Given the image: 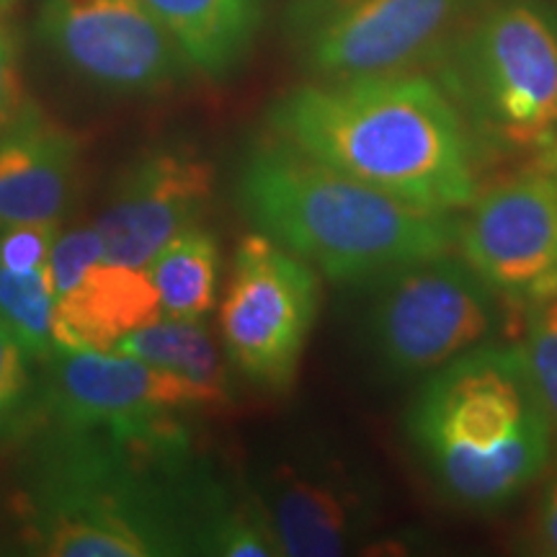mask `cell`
Here are the masks:
<instances>
[{
    "label": "cell",
    "mask_w": 557,
    "mask_h": 557,
    "mask_svg": "<svg viewBox=\"0 0 557 557\" xmlns=\"http://www.w3.org/2000/svg\"><path fill=\"white\" fill-rule=\"evenodd\" d=\"M18 513L26 545L47 557L276 555L253 487L197 455L184 416L135 429L52 423Z\"/></svg>",
    "instance_id": "obj_1"
},
{
    "label": "cell",
    "mask_w": 557,
    "mask_h": 557,
    "mask_svg": "<svg viewBox=\"0 0 557 557\" xmlns=\"http://www.w3.org/2000/svg\"><path fill=\"white\" fill-rule=\"evenodd\" d=\"M24 107L26 103L21 101L16 50H13L9 32L0 26V135L9 129V124L16 120Z\"/></svg>",
    "instance_id": "obj_25"
},
{
    "label": "cell",
    "mask_w": 557,
    "mask_h": 557,
    "mask_svg": "<svg viewBox=\"0 0 557 557\" xmlns=\"http://www.w3.org/2000/svg\"><path fill=\"white\" fill-rule=\"evenodd\" d=\"M532 169L557 178V139H553V143H549L547 148H542V150L534 152Z\"/></svg>",
    "instance_id": "obj_26"
},
{
    "label": "cell",
    "mask_w": 557,
    "mask_h": 557,
    "mask_svg": "<svg viewBox=\"0 0 557 557\" xmlns=\"http://www.w3.org/2000/svg\"><path fill=\"white\" fill-rule=\"evenodd\" d=\"M58 238L60 220L3 227L0 230V267L11 271L45 269Z\"/></svg>",
    "instance_id": "obj_23"
},
{
    "label": "cell",
    "mask_w": 557,
    "mask_h": 557,
    "mask_svg": "<svg viewBox=\"0 0 557 557\" xmlns=\"http://www.w3.org/2000/svg\"><path fill=\"white\" fill-rule=\"evenodd\" d=\"M32 359L16 336L0 323V434L24 416L32 395Z\"/></svg>",
    "instance_id": "obj_21"
},
{
    "label": "cell",
    "mask_w": 557,
    "mask_h": 557,
    "mask_svg": "<svg viewBox=\"0 0 557 557\" xmlns=\"http://www.w3.org/2000/svg\"><path fill=\"white\" fill-rule=\"evenodd\" d=\"M0 323L32 361H50L54 346V292L50 269L11 271L0 267Z\"/></svg>",
    "instance_id": "obj_19"
},
{
    "label": "cell",
    "mask_w": 557,
    "mask_h": 557,
    "mask_svg": "<svg viewBox=\"0 0 557 557\" xmlns=\"http://www.w3.org/2000/svg\"><path fill=\"white\" fill-rule=\"evenodd\" d=\"M214 197V169L191 150L160 148L139 156L116 178L96 230L109 261L148 269L165 243L194 225Z\"/></svg>",
    "instance_id": "obj_13"
},
{
    "label": "cell",
    "mask_w": 557,
    "mask_h": 557,
    "mask_svg": "<svg viewBox=\"0 0 557 557\" xmlns=\"http://www.w3.org/2000/svg\"><path fill=\"white\" fill-rule=\"evenodd\" d=\"M39 34L67 67L116 94L171 86L184 58L143 0H45Z\"/></svg>",
    "instance_id": "obj_11"
},
{
    "label": "cell",
    "mask_w": 557,
    "mask_h": 557,
    "mask_svg": "<svg viewBox=\"0 0 557 557\" xmlns=\"http://www.w3.org/2000/svg\"><path fill=\"white\" fill-rule=\"evenodd\" d=\"M320 308L318 271L269 235L238 243L220 305L222 346L235 369L269 393L295 385Z\"/></svg>",
    "instance_id": "obj_6"
},
{
    "label": "cell",
    "mask_w": 557,
    "mask_h": 557,
    "mask_svg": "<svg viewBox=\"0 0 557 557\" xmlns=\"http://www.w3.org/2000/svg\"><path fill=\"white\" fill-rule=\"evenodd\" d=\"M496 297L455 250L382 276L367 312L374 361L395 380L431 374L493 336Z\"/></svg>",
    "instance_id": "obj_5"
},
{
    "label": "cell",
    "mask_w": 557,
    "mask_h": 557,
    "mask_svg": "<svg viewBox=\"0 0 557 557\" xmlns=\"http://www.w3.org/2000/svg\"><path fill=\"white\" fill-rule=\"evenodd\" d=\"M160 299L148 271L103 256L75 287L54 297L58 351H111L116 341L160 318Z\"/></svg>",
    "instance_id": "obj_15"
},
{
    "label": "cell",
    "mask_w": 557,
    "mask_h": 557,
    "mask_svg": "<svg viewBox=\"0 0 557 557\" xmlns=\"http://www.w3.org/2000/svg\"><path fill=\"white\" fill-rule=\"evenodd\" d=\"M103 259V243L96 227H75L54 240L50 261V284L54 297L65 295L70 287L81 282V276Z\"/></svg>",
    "instance_id": "obj_22"
},
{
    "label": "cell",
    "mask_w": 557,
    "mask_h": 557,
    "mask_svg": "<svg viewBox=\"0 0 557 557\" xmlns=\"http://www.w3.org/2000/svg\"><path fill=\"white\" fill-rule=\"evenodd\" d=\"M276 139L429 212L455 214L478 197L472 132L423 75L308 83L269 111Z\"/></svg>",
    "instance_id": "obj_2"
},
{
    "label": "cell",
    "mask_w": 557,
    "mask_h": 557,
    "mask_svg": "<svg viewBox=\"0 0 557 557\" xmlns=\"http://www.w3.org/2000/svg\"><path fill=\"white\" fill-rule=\"evenodd\" d=\"M78 139L26 103L0 135V230L58 222L75 189Z\"/></svg>",
    "instance_id": "obj_14"
},
{
    "label": "cell",
    "mask_w": 557,
    "mask_h": 557,
    "mask_svg": "<svg viewBox=\"0 0 557 557\" xmlns=\"http://www.w3.org/2000/svg\"><path fill=\"white\" fill-rule=\"evenodd\" d=\"M465 0H299L292 32L325 81L393 75L434 52Z\"/></svg>",
    "instance_id": "obj_9"
},
{
    "label": "cell",
    "mask_w": 557,
    "mask_h": 557,
    "mask_svg": "<svg viewBox=\"0 0 557 557\" xmlns=\"http://www.w3.org/2000/svg\"><path fill=\"white\" fill-rule=\"evenodd\" d=\"M457 253L500 297L557 295V178L529 169L487 189L459 220Z\"/></svg>",
    "instance_id": "obj_10"
},
{
    "label": "cell",
    "mask_w": 557,
    "mask_h": 557,
    "mask_svg": "<svg viewBox=\"0 0 557 557\" xmlns=\"http://www.w3.org/2000/svg\"><path fill=\"white\" fill-rule=\"evenodd\" d=\"M468 88L493 143L547 148L557 139V13L534 0L496 5L468 45Z\"/></svg>",
    "instance_id": "obj_7"
},
{
    "label": "cell",
    "mask_w": 557,
    "mask_h": 557,
    "mask_svg": "<svg viewBox=\"0 0 557 557\" xmlns=\"http://www.w3.org/2000/svg\"><path fill=\"white\" fill-rule=\"evenodd\" d=\"M278 555L336 557L382 524V491L367 465L331 447L271 459L253 483Z\"/></svg>",
    "instance_id": "obj_8"
},
{
    "label": "cell",
    "mask_w": 557,
    "mask_h": 557,
    "mask_svg": "<svg viewBox=\"0 0 557 557\" xmlns=\"http://www.w3.org/2000/svg\"><path fill=\"white\" fill-rule=\"evenodd\" d=\"M434 491L459 511L498 513L553 465V429L521 344H480L426 374L403 418Z\"/></svg>",
    "instance_id": "obj_3"
},
{
    "label": "cell",
    "mask_w": 557,
    "mask_h": 557,
    "mask_svg": "<svg viewBox=\"0 0 557 557\" xmlns=\"http://www.w3.org/2000/svg\"><path fill=\"white\" fill-rule=\"evenodd\" d=\"M529 545L537 555L557 557V472L542 485L532 521H529Z\"/></svg>",
    "instance_id": "obj_24"
},
{
    "label": "cell",
    "mask_w": 557,
    "mask_h": 557,
    "mask_svg": "<svg viewBox=\"0 0 557 557\" xmlns=\"http://www.w3.org/2000/svg\"><path fill=\"white\" fill-rule=\"evenodd\" d=\"M11 3V0H0V9H3V5H9Z\"/></svg>",
    "instance_id": "obj_27"
},
{
    "label": "cell",
    "mask_w": 557,
    "mask_h": 557,
    "mask_svg": "<svg viewBox=\"0 0 557 557\" xmlns=\"http://www.w3.org/2000/svg\"><path fill=\"white\" fill-rule=\"evenodd\" d=\"M524 346L534 382L545 403L549 429H553V451L557 457V295H547L527 305Z\"/></svg>",
    "instance_id": "obj_20"
},
{
    "label": "cell",
    "mask_w": 557,
    "mask_h": 557,
    "mask_svg": "<svg viewBox=\"0 0 557 557\" xmlns=\"http://www.w3.org/2000/svg\"><path fill=\"white\" fill-rule=\"evenodd\" d=\"M111 351L148 361L152 367L189 380L191 385L205 389L220 408L230 403L225 359L201 320L160 315L116 341Z\"/></svg>",
    "instance_id": "obj_17"
},
{
    "label": "cell",
    "mask_w": 557,
    "mask_h": 557,
    "mask_svg": "<svg viewBox=\"0 0 557 557\" xmlns=\"http://www.w3.org/2000/svg\"><path fill=\"white\" fill-rule=\"evenodd\" d=\"M45 408L70 429H135L194 410L220 408L205 389L116 351H54Z\"/></svg>",
    "instance_id": "obj_12"
},
{
    "label": "cell",
    "mask_w": 557,
    "mask_h": 557,
    "mask_svg": "<svg viewBox=\"0 0 557 557\" xmlns=\"http://www.w3.org/2000/svg\"><path fill=\"white\" fill-rule=\"evenodd\" d=\"M238 199L259 233L338 284L380 282L457 248L455 214L410 207L276 137L246 156Z\"/></svg>",
    "instance_id": "obj_4"
},
{
    "label": "cell",
    "mask_w": 557,
    "mask_h": 557,
    "mask_svg": "<svg viewBox=\"0 0 557 557\" xmlns=\"http://www.w3.org/2000/svg\"><path fill=\"white\" fill-rule=\"evenodd\" d=\"M171 34L186 62L205 75H225L253 45L261 0H143Z\"/></svg>",
    "instance_id": "obj_16"
},
{
    "label": "cell",
    "mask_w": 557,
    "mask_h": 557,
    "mask_svg": "<svg viewBox=\"0 0 557 557\" xmlns=\"http://www.w3.org/2000/svg\"><path fill=\"white\" fill-rule=\"evenodd\" d=\"M222 253L209 230L194 225L160 248L148 263L163 315L201 320L218 302Z\"/></svg>",
    "instance_id": "obj_18"
}]
</instances>
